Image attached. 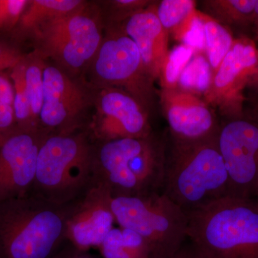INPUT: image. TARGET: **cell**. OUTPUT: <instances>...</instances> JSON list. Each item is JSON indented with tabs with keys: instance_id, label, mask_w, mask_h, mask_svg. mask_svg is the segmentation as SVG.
Masks as SVG:
<instances>
[{
	"instance_id": "cell-1",
	"label": "cell",
	"mask_w": 258,
	"mask_h": 258,
	"mask_svg": "<svg viewBox=\"0 0 258 258\" xmlns=\"http://www.w3.org/2000/svg\"><path fill=\"white\" fill-rule=\"evenodd\" d=\"M96 147L87 129L47 136L30 194L62 206L73 203L97 184Z\"/></svg>"
},
{
	"instance_id": "cell-2",
	"label": "cell",
	"mask_w": 258,
	"mask_h": 258,
	"mask_svg": "<svg viewBox=\"0 0 258 258\" xmlns=\"http://www.w3.org/2000/svg\"><path fill=\"white\" fill-rule=\"evenodd\" d=\"M67 205L30 194L0 201V258H51L67 242Z\"/></svg>"
},
{
	"instance_id": "cell-3",
	"label": "cell",
	"mask_w": 258,
	"mask_h": 258,
	"mask_svg": "<svg viewBox=\"0 0 258 258\" xmlns=\"http://www.w3.org/2000/svg\"><path fill=\"white\" fill-rule=\"evenodd\" d=\"M187 237L203 258H258V204L226 197L186 213Z\"/></svg>"
},
{
	"instance_id": "cell-4",
	"label": "cell",
	"mask_w": 258,
	"mask_h": 258,
	"mask_svg": "<svg viewBox=\"0 0 258 258\" xmlns=\"http://www.w3.org/2000/svg\"><path fill=\"white\" fill-rule=\"evenodd\" d=\"M165 149L152 135L97 142V184L112 198L159 192L166 166Z\"/></svg>"
},
{
	"instance_id": "cell-5",
	"label": "cell",
	"mask_w": 258,
	"mask_h": 258,
	"mask_svg": "<svg viewBox=\"0 0 258 258\" xmlns=\"http://www.w3.org/2000/svg\"><path fill=\"white\" fill-rule=\"evenodd\" d=\"M216 138L174 143L166 159L163 193L186 213L230 196V179Z\"/></svg>"
},
{
	"instance_id": "cell-6",
	"label": "cell",
	"mask_w": 258,
	"mask_h": 258,
	"mask_svg": "<svg viewBox=\"0 0 258 258\" xmlns=\"http://www.w3.org/2000/svg\"><path fill=\"white\" fill-rule=\"evenodd\" d=\"M111 208L119 227L147 241L152 258L171 257L188 237L187 215L164 193L112 198Z\"/></svg>"
},
{
	"instance_id": "cell-7",
	"label": "cell",
	"mask_w": 258,
	"mask_h": 258,
	"mask_svg": "<svg viewBox=\"0 0 258 258\" xmlns=\"http://www.w3.org/2000/svg\"><path fill=\"white\" fill-rule=\"evenodd\" d=\"M30 37L35 39L37 55L50 57L59 69L73 73L89 66L103 39L98 17L86 5L45 24Z\"/></svg>"
},
{
	"instance_id": "cell-8",
	"label": "cell",
	"mask_w": 258,
	"mask_h": 258,
	"mask_svg": "<svg viewBox=\"0 0 258 258\" xmlns=\"http://www.w3.org/2000/svg\"><path fill=\"white\" fill-rule=\"evenodd\" d=\"M216 140L228 173L230 196L252 199L258 190V120L230 119L220 127Z\"/></svg>"
},
{
	"instance_id": "cell-9",
	"label": "cell",
	"mask_w": 258,
	"mask_h": 258,
	"mask_svg": "<svg viewBox=\"0 0 258 258\" xmlns=\"http://www.w3.org/2000/svg\"><path fill=\"white\" fill-rule=\"evenodd\" d=\"M90 66L98 86L123 90L142 104L152 80L146 71L138 47L124 31L112 32L103 37Z\"/></svg>"
},
{
	"instance_id": "cell-10",
	"label": "cell",
	"mask_w": 258,
	"mask_h": 258,
	"mask_svg": "<svg viewBox=\"0 0 258 258\" xmlns=\"http://www.w3.org/2000/svg\"><path fill=\"white\" fill-rule=\"evenodd\" d=\"M258 50L247 37L235 39L232 46L222 61L205 99L208 104L218 107L232 118L243 117L244 91L257 72Z\"/></svg>"
},
{
	"instance_id": "cell-11",
	"label": "cell",
	"mask_w": 258,
	"mask_h": 258,
	"mask_svg": "<svg viewBox=\"0 0 258 258\" xmlns=\"http://www.w3.org/2000/svg\"><path fill=\"white\" fill-rule=\"evenodd\" d=\"M87 130L96 142L152 135L142 103L130 93L114 88H102Z\"/></svg>"
},
{
	"instance_id": "cell-12",
	"label": "cell",
	"mask_w": 258,
	"mask_h": 258,
	"mask_svg": "<svg viewBox=\"0 0 258 258\" xmlns=\"http://www.w3.org/2000/svg\"><path fill=\"white\" fill-rule=\"evenodd\" d=\"M48 135L44 131L18 130L0 144V201L31 193L39 152Z\"/></svg>"
},
{
	"instance_id": "cell-13",
	"label": "cell",
	"mask_w": 258,
	"mask_h": 258,
	"mask_svg": "<svg viewBox=\"0 0 258 258\" xmlns=\"http://www.w3.org/2000/svg\"><path fill=\"white\" fill-rule=\"evenodd\" d=\"M44 101L40 127L49 134H69L81 129V115L88 105L82 88L57 66H45Z\"/></svg>"
},
{
	"instance_id": "cell-14",
	"label": "cell",
	"mask_w": 258,
	"mask_h": 258,
	"mask_svg": "<svg viewBox=\"0 0 258 258\" xmlns=\"http://www.w3.org/2000/svg\"><path fill=\"white\" fill-rule=\"evenodd\" d=\"M111 194L100 184L67 205V242L88 251L99 247L115 222Z\"/></svg>"
},
{
	"instance_id": "cell-15",
	"label": "cell",
	"mask_w": 258,
	"mask_h": 258,
	"mask_svg": "<svg viewBox=\"0 0 258 258\" xmlns=\"http://www.w3.org/2000/svg\"><path fill=\"white\" fill-rule=\"evenodd\" d=\"M161 103L174 143L192 144L216 138L213 113L198 96L179 88H163Z\"/></svg>"
},
{
	"instance_id": "cell-16",
	"label": "cell",
	"mask_w": 258,
	"mask_h": 258,
	"mask_svg": "<svg viewBox=\"0 0 258 258\" xmlns=\"http://www.w3.org/2000/svg\"><path fill=\"white\" fill-rule=\"evenodd\" d=\"M124 32L137 45L151 79H159L169 54V34L161 25L154 6L144 8L125 20Z\"/></svg>"
},
{
	"instance_id": "cell-17",
	"label": "cell",
	"mask_w": 258,
	"mask_h": 258,
	"mask_svg": "<svg viewBox=\"0 0 258 258\" xmlns=\"http://www.w3.org/2000/svg\"><path fill=\"white\" fill-rule=\"evenodd\" d=\"M86 5L79 0H32L29 2L14 32L19 37H30L45 24L74 13Z\"/></svg>"
},
{
	"instance_id": "cell-18",
	"label": "cell",
	"mask_w": 258,
	"mask_h": 258,
	"mask_svg": "<svg viewBox=\"0 0 258 258\" xmlns=\"http://www.w3.org/2000/svg\"><path fill=\"white\" fill-rule=\"evenodd\" d=\"M200 13L192 0H163L157 7V14L161 25L169 35L180 43Z\"/></svg>"
},
{
	"instance_id": "cell-19",
	"label": "cell",
	"mask_w": 258,
	"mask_h": 258,
	"mask_svg": "<svg viewBox=\"0 0 258 258\" xmlns=\"http://www.w3.org/2000/svg\"><path fill=\"white\" fill-rule=\"evenodd\" d=\"M103 258H152L147 241L129 229L113 227L98 247Z\"/></svg>"
},
{
	"instance_id": "cell-20",
	"label": "cell",
	"mask_w": 258,
	"mask_h": 258,
	"mask_svg": "<svg viewBox=\"0 0 258 258\" xmlns=\"http://www.w3.org/2000/svg\"><path fill=\"white\" fill-rule=\"evenodd\" d=\"M205 36V53L213 71V74L228 53L234 40L227 27L219 23L210 15L203 14Z\"/></svg>"
},
{
	"instance_id": "cell-21",
	"label": "cell",
	"mask_w": 258,
	"mask_h": 258,
	"mask_svg": "<svg viewBox=\"0 0 258 258\" xmlns=\"http://www.w3.org/2000/svg\"><path fill=\"white\" fill-rule=\"evenodd\" d=\"M256 0H218L205 5L215 20L223 25L245 26L254 23Z\"/></svg>"
},
{
	"instance_id": "cell-22",
	"label": "cell",
	"mask_w": 258,
	"mask_h": 258,
	"mask_svg": "<svg viewBox=\"0 0 258 258\" xmlns=\"http://www.w3.org/2000/svg\"><path fill=\"white\" fill-rule=\"evenodd\" d=\"M25 79L32 121L35 128L40 127V115L44 101L43 72L45 64L42 57L36 52L29 57H25Z\"/></svg>"
},
{
	"instance_id": "cell-23",
	"label": "cell",
	"mask_w": 258,
	"mask_h": 258,
	"mask_svg": "<svg viewBox=\"0 0 258 258\" xmlns=\"http://www.w3.org/2000/svg\"><path fill=\"white\" fill-rule=\"evenodd\" d=\"M213 76L206 54L195 52L180 76L177 88L196 96L205 95L211 86Z\"/></svg>"
},
{
	"instance_id": "cell-24",
	"label": "cell",
	"mask_w": 258,
	"mask_h": 258,
	"mask_svg": "<svg viewBox=\"0 0 258 258\" xmlns=\"http://www.w3.org/2000/svg\"><path fill=\"white\" fill-rule=\"evenodd\" d=\"M10 71V77L14 87L15 114L18 130L41 131L35 128L32 121L25 79V56L23 60Z\"/></svg>"
},
{
	"instance_id": "cell-25",
	"label": "cell",
	"mask_w": 258,
	"mask_h": 258,
	"mask_svg": "<svg viewBox=\"0 0 258 258\" xmlns=\"http://www.w3.org/2000/svg\"><path fill=\"white\" fill-rule=\"evenodd\" d=\"M195 52L193 48L183 43L169 51L159 76L163 88L171 89L178 87L180 76Z\"/></svg>"
},
{
	"instance_id": "cell-26",
	"label": "cell",
	"mask_w": 258,
	"mask_h": 258,
	"mask_svg": "<svg viewBox=\"0 0 258 258\" xmlns=\"http://www.w3.org/2000/svg\"><path fill=\"white\" fill-rule=\"evenodd\" d=\"M15 92L10 76L0 73V144L18 130L15 119Z\"/></svg>"
},
{
	"instance_id": "cell-27",
	"label": "cell",
	"mask_w": 258,
	"mask_h": 258,
	"mask_svg": "<svg viewBox=\"0 0 258 258\" xmlns=\"http://www.w3.org/2000/svg\"><path fill=\"white\" fill-rule=\"evenodd\" d=\"M29 2L0 0V32H9L16 28Z\"/></svg>"
},
{
	"instance_id": "cell-28",
	"label": "cell",
	"mask_w": 258,
	"mask_h": 258,
	"mask_svg": "<svg viewBox=\"0 0 258 258\" xmlns=\"http://www.w3.org/2000/svg\"><path fill=\"white\" fill-rule=\"evenodd\" d=\"M149 2L139 0H115L109 2L114 20H127L135 13L144 9ZM116 20V21H117Z\"/></svg>"
},
{
	"instance_id": "cell-29",
	"label": "cell",
	"mask_w": 258,
	"mask_h": 258,
	"mask_svg": "<svg viewBox=\"0 0 258 258\" xmlns=\"http://www.w3.org/2000/svg\"><path fill=\"white\" fill-rule=\"evenodd\" d=\"M24 57L18 50L4 44H0V73L12 70Z\"/></svg>"
},
{
	"instance_id": "cell-30",
	"label": "cell",
	"mask_w": 258,
	"mask_h": 258,
	"mask_svg": "<svg viewBox=\"0 0 258 258\" xmlns=\"http://www.w3.org/2000/svg\"><path fill=\"white\" fill-rule=\"evenodd\" d=\"M51 258H98L90 254L88 251L76 248L72 244L66 242Z\"/></svg>"
},
{
	"instance_id": "cell-31",
	"label": "cell",
	"mask_w": 258,
	"mask_h": 258,
	"mask_svg": "<svg viewBox=\"0 0 258 258\" xmlns=\"http://www.w3.org/2000/svg\"><path fill=\"white\" fill-rule=\"evenodd\" d=\"M168 258H203L198 249L190 241V243L183 244L175 254Z\"/></svg>"
},
{
	"instance_id": "cell-32",
	"label": "cell",
	"mask_w": 258,
	"mask_h": 258,
	"mask_svg": "<svg viewBox=\"0 0 258 258\" xmlns=\"http://www.w3.org/2000/svg\"><path fill=\"white\" fill-rule=\"evenodd\" d=\"M254 26H255V36L258 40V0H256L255 7H254Z\"/></svg>"
},
{
	"instance_id": "cell-33",
	"label": "cell",
	"mask_w": 258,
	"mask_h": 258,
	"mask_svg": "<svg viewBox=\"0 0 258 258\" xmlns=\"http://www.w3.org/2000/svg\"><path fill=\"white\" fill-rule=\"evenodd\" d=\"M248 86L255 88V89L258 91V66L257 72H256V74L252 76V79H251L250 82L249 83Z\"/></svg>"
},
{
	"instance_id": "cell-34",
	"label": "cell",
	"mask_w": 258,
	"mask_h": 258,
	"mask_svg": "<svg viewBox=\"0 0 258 258\" xmlns=\"http://www.w3.org/2000/svg\"><path fill=\"white\" fill-rule=\"evenodd\" d=\"M255 118V119L258 120V110H257V113H256L255 118Z\"/></svg>"
},
{
	"instance_id": "cell-35",
	"label": "cell",
	"mask_w": 258,
	"mask_h": 258,
	"mask_svg": "<svg viewBox=\"0 0 258 258\" xmlns=\"http://www.w3.org/2000/svg\"><path fill=\"white\" fill-rule=\"evenodd\" d=\"M256 197H257V199H258V190H257V194H256ZM257 204H258V201L257 202Z\"/></svg>"
}]
</instances>
